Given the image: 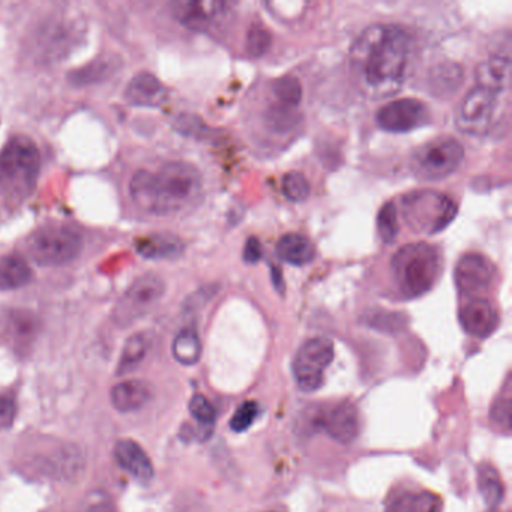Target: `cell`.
<instances>
[{
	"label": "cell",
	"mask_w": 512,
	"mask_h": 512,
	"mask_svg": "<svg viewBox=\"0 0 512 512\" xmlns=\"http://www.w3.org/2000/svg\"><path fill=\"white\" fill-rule=\"evenodd\" d=\"M410 55L412 40L398 26L365 29L350 52L353 76L362 94L371 100L397 94L406 82Z\"/></svg>",
	"instance_id": "6da1fadb"
},
{
	"label": "cell",
	"mask_w": 512,
	"mask_h": 512,
	"mask_svg": "<svg viewBox=\"0 0 512 512\" xmlns=\"http://www.w3.org/2000/svg\"><path fill=\"white\" fill-rule=\"evenodd\" d=\"M203 193L199 170L184 161L164 164L158 172L139 170L130 181V196L146 214L170 217L193 208Z\"/></svg>",
	"instance_id": "7a4b0ae2"
},
{
	"label": "cell",
	"mask_w": 512,
	"mask_h": 512,
	"mask_svg": "<svg viewBox=\"0 0 512 512\" xmlns=\"http://www.w3.org/2000/svg\"><path fill=\"white\" fill-rule=\"evenodd\" d=\"M41 155L28 136L13 137L0 151V211H14L37 187Z\"/></svg>",
	"instance_id": "3957f363"
},
{
	"label": "cell",
	"mask_w": 512,
	"mask_h": 512,
	"mask_svg": "<svg viewBox=\"0 0 512 512\" xmlns=\"http://www.w3.org/2000/svg\"><path fill=\"white\" fill-rule=\"evenodd\" d=\"M391 265L395 283L406 298H419L430 292L442 271L439 251L425 242L401 247Z\"/></svg>",
	"instance_id": "277c9868"
},
{
	"label": "cell",
	"mask_w": 512,
	"mask_h": 512,
	"mask_svg": "<svg viewBox=\"0 0 512 512\" xmlns=\"http://www.w3.org/2000/svg\"><path fill=\"white\" fill-rule=\"evenodd\" d=\"M83 235L77 227L49 223L35 229L26 239V250L41 266H61L73 262L83 250Z\"/></svg>",
	"instance_id": "5b68a950"
},
{
	"label": "cell",
	"mask_w": 512,
	"mask_h": 512,
	"mask_svg": "<svg viewBox=\"0 0 512 512\" xmlns=\"http://www.w3.org/2000/svg\"><path fill=\"white\" fill-rule=\"evenodd\" d=\"M403 215L413 232L434 235L454 221L457 205L437 191H413L403 197Z\"/></svg>",
	"instance_id": "8992f818"
},
{
	"label": "cell",
	"mask_w": 512,
	"mask_h": 512,
	"mask_svg": "<svg viewBox=\"0 0 512 512\" xmlns=\"http://www.w3.org/2000/svg\"><path fill=\"white\" fill-rule=\"evenodd\" d=\"M464 149L452 137H437L424 143L410 158V172L419 181H442L463 163Z\"/></svg>",
	"instance_id": "52a82bcc"
},
{
	"label": "cell",
	"mask_w": 512,
	"mask_h": 512,
	"mask_svg": "<svg viewBox=\"0 0 512 512\" xmlns=\"http://www.w3.org/2000/svg\"><path fill=\"white\" fill-rule=\"evenodd\" d=\"M164 293H166V283L160 275H142L119 299L113 310V322L122 328L133 325L157 307Z\"/></svg>",
	"instance_id": "ba28073f"
},
{
	"label": "cell",
	"mask_w": 512,
	"mask_h": 512,
	"mask_svg": "<svg viewBox=\"0 0 512 512\" xmlns=\"http://www.w3.org/2000/svg\"><path fill=\"white\" fill-rule=\"evenodd\" d=\"M334 359V344L328 338H313L302 344L293 361V374L299 388L313 392L323 385L326 368Z\"/></svg>",
	"instance_id": "9c48e42d"
},
{
	"label": "cell",
	"mask_w": 512,
	"mask_h": 512,
	"mask_svg": "<svg viewBox=\"0 0 512 512\" xmlns=\"http://www.w3.org/2000/svg\"><path fill=\"white\" fill-rule=\"evenodd\" d=\"M497 95L475 88L463 98L457 110V128L469 136L487 133L496 112Z\"/></svg>",
	"instance_id": "30bf717a"
},
{
	"label": "cell",
	"mask_w": 512,
	"mask_h": 512,
	"mask_svg": "<svg viewBox=\"0 0 512 512\" xmlns=\"http://www.w3.org/2000/svg\"><path fill=\"white\" fill-rule=\"evenodd\" d=\"M377 125L389 133H409L430 122V112L422 101L403 98L386 104L377 112Z\"/></svg>",
	"instance_id": "8fae6325"
},
{
	"label": "cell",
	"mask_w": 512,
	"mask_h": 512,
	"mask_svg": "<svg viewBox=\"0 0 512 512\" xmlns=\"http://www.w3.org/2000/svg\"><path fill=\"white\" fill-rule=\"evenodd\" d=\"M496 278L493 263L478 253L461 257L455 268V284L464 295H478L485 292Z\"/></svg>",
	"instance_id": "7c38bea8"
},
{
	"label": "cell",
	"mask_w": 512,
	"mask_h": 512,
	"mask_svg": "<svg viewBox=\"0 0 512 512\" xmlns=\"http://www.w3.org/2000/svg\"><path fill=\"white\" fill-rule=\"evenodd\" d=\"M460 322L467 334L485 338L496 331L499 325V314L490 301L476 298L461 307Z\"/></svg>",
	"instance_id": "4fadbf2b"
},
{
	"label": "cell",
	"mask_w": 512,
	"mask_h": 512,
	"mask_svg": "<svg viewBox=\"0 0 512 512\" xmlns=\"http://www.w3.org/2000/svg\"><path fill=\"white\" fill-rule=\"evenodd\" d=\"M226 5L223 2H211V0H203V2H176L173 4V14L179 23L194 29V31H203L209 28L212 23L217 20L218 16L223 14Z\"/></svg>",
	"instance_id": "5bb4252c"
},
{
	"label": "cell",
	"mask_w": 512,
	"mask_h": 512,
	"mask_svg": "<svg viewBox=\"0 0 512 512\" xmlns=\"http://www.w3.org/2000/svg\"><path fill=\"white\" fill-rule=\"evenodd\" d=\"M320 424L332 439L340 443L353 442L359 434L358 412L349 403L338 404L323 413Z\"/></svg>",
	"instance_id": "9a60e30c"
},
{
	"label": "cell",
	"mask_w": 512,
	"mask_h": 512,
	"mask_svg": "<svg viewBox=\"0 0 512 512\" xmlns=\"http://www.w3.org/2000/svg\"><path fill=\"white\" fill-rule=\"evenodd\" d=\"M115 457L119 466L130 473L140 484H148L154 478V466L142 446L134 440H121L115 448Z\"/></svg>",
	"instance_id": "2e32d148"
},
{
	"label": "cell",
	"mask_w": 512,
	"mask_h": 512,
	"mask_svg": "<svg viewBox=\"0 0 512 512\" xmlns=\"http://www.w3.org/2000/svg\"><path fill=\"white\" fill-rule=\"evenodd\" d=\"M125 98L134 106L160 107L167 100V89L154 74L140 73L128 83Z\"/></svg>",
	"instance_id": "e0dca14e"
},
{
	"label": "cell",
	"mask_w": 512,
	"mask_h": 512,
	"mask_svg": "<svg viewBox=\"0 0 512 512\" xmlns=\"http://www.w3.org/2000/svg\"><path fill=\"white\" fill-rule=\"evenodd\" d=\"M152 395H154V389L145 380H125L113 386L110 398L116 410L130 413L145 407Z\"/></svg>",
	"instance_id": "ac0fdd59"
},
{
	"label": "cell",
	"mask_w": 512,
	"mask_h": 512,
	"mask_svg": "<svg viewBox=\"0 0 512 512\" xmlns=\"http://www.w3.org/2000/svg\"><path fill=\"white\" fill-rule=\"evenodd\" d=\"M509 77H511V62L503 56H493L476 68L478 88L496 95L509 85Z\"/></svg>",
	"instance_id": "d6986e66"
},
{
	"label": "cell",
	"mask_w": 512,
	"mask_h": 512,
	"mask_svg": "<svg viewBox=\"0 0 512 512\" xmlns=\"http://www.w3.org/2000/svg\"><path fill=\"white\" fill-rule=\"evenodd\" d=\"M136 250L146 259H176L184 251V244L176 236L158 233L137 239Z\"/></svg>",
	"instance_id": "ffe728a7"
},
{
	"label": "cell",
	"mask_w": 512,
	"mask_h": 512,
	"mask_svg": "<svg viewBox=\"0 0 512 512\" xmlns=\"http://www.w3.org/2000/svg\"><path fill=\"white\" fill-rule=\"evenodd\" d=\"M277 253L281 260L293 266H304L313 262L316 247L307 236L287 233L278 241Z\"/></svg>",
	"instance_id": "44dd1931"
},
{
	"label": "cell",
	"mask_w": 512,
	"mask_h": 512,
	"mask_svg": "<svg viewBox=\"0 0 512 512\" xmlns=\"http://www.w3.org/2000/svg\"><path fill=\"white\" fill-rule=\"evenodd\" d=\"M34 272L20 254L0 259V290H17L31 283Z\"/></svg>",
	"instance_id": "7402d4cb"
},
{
	"label": "cell",
	"mask_w": 512,
	"mask_h": 512,
	"mask_svg": "<svg viewBox=\"0 0 512 512\" xmlns=\"http://www.w3.org/2000/svg\"><path fill=\"white\" fill-rule=\"evenodd\" d=\"M386 512H442V499L431 491H406L389 502Z\"/></svg>",
	"instance_id": "603a6c76"
},
{
	"label": "cell",
	"mask_w": 512,
	"mask_h": 512,
	"mask_svg": "<svg viewBox=\"0 0 512 512\" xmlns=\"http://www.w3.org/2000/svg\"><path fill=\"white\" fill-rule=\"evenodd\" d=\"M8 337L17 346L25 347L34 340L38 331V320L28 311H11L5 320Z\"/></svg>",
	"instance_id": "cb8c5ba5"
},
{
	"label": "cell",
	"mask_w": 512,
	"mask_h": 512,
	"mask_svg": "<svg viewBox=\"0 0 512 512\" xmlns=\"http://www.w3.org/2000/svg\"><path fill=\"white\" fill-rule=\"evenodd\" d=\"M173 356L182 365H194L202 356V343L194 328H185L176 335L173 341Z\"/></svg>",
	"instance_id": "d4e9b609"
},
{
	"label": "cell",
	"mask_w": 512,
	"mask_h": 512,
	"mask_svg": "<svg viewBox=\"0 0 512 512\" xmlns=\"http://www.w3.org/2000/svg\"><path fill=\"white\" fill-rule=\"evenodd\" d=\"M149 349V340L146 334L131 335L125 343L124 350H122L121 361L118 365V374H128L137 368V365L145 359L146 353Z\"/></svg>",
	"instance_id": "484cf974"
},
{
	"label": "cell",
	"mask_w": 512,
	"mask_h": 512,
	"mask_svg": "<svg viewBox=\"0 0 512 512\" xmlns=\"http://www.w3.org/2000/svg\"><path fill=\"white\" fill-rule=\"evenodd\" d=\"M478 473L479 490H481L485 502L490 506L499 505L503 497V487L499 473L490 464H482Z\"/></svg>",
	"instance_id": "4316f807"
},
{
	"label": "cell",
	"mask_w": 512,
	"mask_h": 512,
	"mask_svg": "<svg viewBox=\"0 0 512 512\" xmlns=\"http://www.w3.org/2000/svg\"><path fill=\"white\" fill-rule=\"evenodd\" d=\"M298 107L284 106L278 103L266 113V124L275 133H287L298 124Z\"/></svg>",
	"instance_id": "83f0119b"
},
{
	"label": "cell",
	"mask_w": 512,
	"mask_h": 512,
	"mask_svg": "<svg viewBox=\"0 0 512 512\" xmlns=\"http://www.w3.org/2000/svg\"><path fill=\"white\" fill-rule=\"evenodd\" d=\"M377 230H379L380 239L385 244H392L397 239L398 230V214L394 203H386L377 215Z\"/></svg>",
	"instance_id": "f1b7e54d"
},
{
	"label": "cell",
	"mask_w": 512,
	"mask_h": 512,
	"mask_svg": "<svg viewBox=\"0 0 512 512\" xmlns=\"http://www.w3.org/2000/svg\"><path fill=\"white\" fill-rule=\"evenodd\" d=\"M274 94L278 103L284 106L298 107L302 100V86L295 77H283L274 85Z\"/></svg>",
	"instance_id": "f546056e"
},
{
	"label": "cell",
	"mask_w": 512,
	"mask_h": 512,
	"mask_svg": "<svg viewBox=\"0 0 512 512\" xmlns=\"http://www.w3.org/2000/svg\"><path fill=\"white\" fill-rule=\"evenodd\" d=\"M281 187H283L286 199L293 203L304 202L310 194V184H308L307 178L298 172L287 173L281 182Z\"/></svg>",
	"instance_id": "4dcf8cb0"
},
{
	"label": "cell",
	"mask_w": 512,
	"mask_h": 512,
	"mask_svg": "<svg viewBox=\"0 0 512 512\" xmlns=\"http://www.w3.org/2000/svg\"><path fill=\"white\" fill-rule=\"evenodd\" d=\"M271 43V34H269V31L265 26L259 25V23L251 26L247 35L248 55L253 56V58H260V56H263L268 52L269 47H271Z\"/></svg>",
	"instance_id": "1f68e13d"
},
{
	"label": "cell",
	"mask_w": 512,
	"mask_h": 512,
	"mask_svg": "<svg viewBox=\"0 0 512 512\" xmlns=\"http://www.w3.org/2000/svg\"><path fill=\"white\" fill-rule=\"evenodd\" d=\"M259 404L256 401H245L241 406L236 409L235 415H233L232 421H230V427L233 431L248 430L256 421L257 415H259Z\"/></svg>",
	"instance_id": "d6a6232c"
},
{
	"label": "cell",
	"mask_w": 512,
	"mask_h": 512,
	"mask_svg": "<svg viewBox=\"0 0 512 512\" xmlns=\"http://www.w3.org/2000/svg\"><path fill=\"white\" fill-rule=\"evenodd\" d=\"M190 412L191 415L194 416V419L199 421L200 424L205 425V427L214 425L215 418H217L214 406H212L208 398L203 397V395H194V397L191 398Z\"/></svg>",
	"instance_id": "836d02e7"
},
{
	"label": "cell",
	"mask_w": 512,
	"mask_h": 512,
	"mask_svg": "<svg viewBox=\"0 0 512 512\" xmlns=\"http://www.w3.org/2000/svg\"><path fill=\"white\" fill-rule=\"evenodd\" d=\"M493 415L497 422H499L500 427L509 428V424H511V391H509V382H506L505 394H503L500 403L496 404Z\"/></svg>",
	"instance_id": "e575fe53"
},
{
	"label": "cell",
	"mask_w": 512,
	"mask_h": 512,
	"mask_svg": "<svg viewBox=\"0 0 512 512\" xmlns=\"http://www.w3.org/2000/svg\"><path fill=\"white\" fill-rule=\"evenodd\" d=\"M16 418V403L8 395L0 394V427H10Z\"/></svg>",
	"instance_id": "d590c367"
},
{
	"label": "cell",
	"mask_w": 512,
	"mask_h": 512,
	"mask_svg": "<svg viewBox=\"0 0 512 512\" xmlns=\"http://www.w3.org/2000/svg\"><path fill=\"white\" fill-rule=\"evenodd\" d=\"M260 257H262V247H260V242L257 241L256 238H250L247 242H245L244 248V260L250 265H254V263L259 262Z\"/></svg>",
	"instance_id": "8d00e7d4"
}]
</instances>
